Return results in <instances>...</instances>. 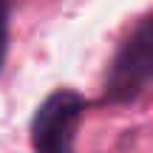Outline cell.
I'll return each mask as SVG.
<instances>
[{
  "instance_id": "obj_1",
  "label": "cell",
  "mask_w": 153,
  "mask_h": 153,
  "mask_svg": "<svg viewBox=\"0 0 153 153\" xmlns=\"http://www.w3.org/2000/svg\"><path fill=\"white\" fill-rule=\"evenodd\" d=\"M153 79V17L142 14L111 57L102 82V105H133Z\"/></svg>"
},
{
  "instance_id": "obj_2",
  "label": "cell",
  "mask_w": 153,
  "mask_h": 153,
  "mask_svg": "<svg viewBox=\"0 0 153 153\" xmlns=\"http://www.w3.org/2000/svg\"><path fill=\"white\" fill-rule=\"evenodd\" d=\"M85 97L74 88H57L34 108L28 122V139L34 153H74L79 119L85 114Z\"/></svg>"
},
{
  "instance_id": "obj_3",
  "label": "cell",
  "mask_w": 153,
  "mask_h": 153,
  "mask_svg": "<svg viewBox=\"0 0 153 153\" xmlns=\"http://www.w3.org/2000/svg\"><path fill=\"white\" fill-rule=\"evenodd\" d=\"M9 20H11V0H0V74L9 57Z\"/></svg>"
}]
</instances>
